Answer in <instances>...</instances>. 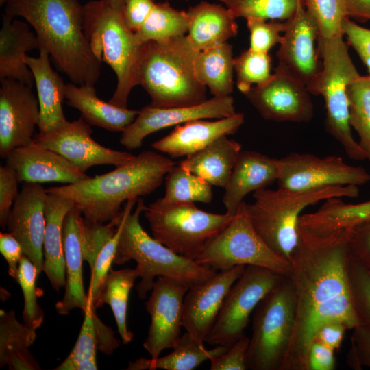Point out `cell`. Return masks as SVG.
I'll use <instances>...</instances> for the list:
<instances>
[{
	"instance_id": "obj_38",
	"label": "cell",
	"mask_w": 370,
	"mask_h": 370,
	"mask_svg": "<svg viewBox=\"0 0 370 370\" xmlns=\"http://www.w3.org/2000/svg\"><path fill=\"white\" fill-rule=\"evenodd\" d=\"M165 201L173 203H210L212 185L181 166H173L165 177Z\"/></svg>"
},
{
	"instance_id": "obj_59",
	"label": "cell",
	"mask_w": 370,
	"mask_h": 370,
	"mask_svg": "<svg viewBox=\"0 0 370 370\" xmlns=\"http://www.w3.org/2000/svg\"><path fill=\"white\" fill-rule=\"evenodd\" d=\"M347 17L370 20V0H343Z\"/></svg>"
},
{
	"instance_id": "obj_34",
	"label": "cell",
	"mask_w": 370,
	"mask_h": 370,
	"mask_svg": "<svg viewBox=\"0 0 370 370\" xmlns=\"http://www.w3.org/2000/svg\"><path fill=\"white\" fill-rule=\"evenodd\" d=\"M230 347L217 345L206 349L204 343L195 340L187 332L180 336L173 351L162 357L139 358L128 363L127 370H192L206 360L225 352Z\"/></svg>"
},
{
	"instance_id": "obj_45",
	"label": "cell",
	"mask_w": 370,
	"mask_h": 370,
	"mask_svg": "<svg viewBox=\"0 0 370 370\" xmlns=\"http://www.w3.org/2000/svg\"><path fill=\"white\" fill-rule=\"evenodd\" d=\"M304 5L317 21L319 38L343 35L342 22L347 17L343 0H304Z\"/></svg>"
},
{
	"instance_id": "obj_56",
	"label": "cell",
	"mask_w": 370,
	"mask_h": 370,
	"mask_svg": "<svg viewBox=\"0 0 370 370\" xmlns=\"http://www.w3.org/2000/svg\"><path fill=\"white\" fill-rule=\"evenodd\" d=\"M0 252L7 262L8 272L15 281L23 251L20 242L11 233H0Z\"/></svg>"
},
{
	"instance_id": "obj_42",
	"label": "cell",
	"mask_w": 370,
	"mask_h": 370,
	"mask_svg": "<svg viewBox=\"0 0 370 370\" xmlns=\"http://www.w3.org/2000/svg\"><path fill=\"white\" fill-rule=\"evenodd\" d=\"M271 58L268 52L250 48L234 58L236 86L244 95L254 86H261L271 77Z\"/></svg>"
},
{
	"instance_id": "obj_26",
	"label": "cell",
	"mask_w": 370,
	"mask_h": 370,
	"mask_svg": "<svg viewBox=\"0 0 370 370\" xmlns=\"http://www.w3.org/2000/svg\"><path fill=\"white\" fill-rule=\"evenodd\" d=\"M38 48L37 36L27 23L3 14L0 29V80L15 79L32 87L34 79L25 59L27 52Z\"/></svg>"
},
{
	"instance_id": "obj_54",
	"label": "cell",
	"mask_w": 370,
	"mask_h": 370,
	"mask_svg": "<svg viewBox=\"0 0 370 370\" xmlns=\"http://www.w3.org/2000/svg\"><path fill=\"white\" fill-rule=\"evenodd\" d=\"M155 5L154 0H124L121 12L129 29L136 32L149 16Z\"/></svg>"
},
{
	"instance_id": "obj_10",
	"label": "cell",
	"mask_w": 370,
	"mask_h": 370,
	"mask_svg": "<svg viewBox=\"0 0 370 370\" xmlns=\"http://www.w3.org/2000/svg\"><path fill=\"white\" fill-rule=\"evenodd\" d=\"M247 353V369L281 370L295 319V304L289 276L258 304Z\"/></svg>"
},
{
	"instance_id": "obj_63",
	"label": "cell",
	"mask_w": 370,
	"mask_h": 370,
	"mask_svg": "<svg viewBox=\"0 0 370 370\" xmlns=\"http://www.w3.org/2000/svg\"><path fill=\"white\" fill-rule=\"evenodd\" d=\"M370 272V271H369Z\"/></svg>"
},
{
	"instance_id": "obj_29",
	"label": "cell",
	"mask_w": 370,
	"mask_h": 370,
	"mask_svg": "<svg viewBox=\"0 0 370 370\" xmlns=\"http://www.w3.org/2000/svg\"><path fill=\"white\" fill-rule=\"evenodd\" d=\"M66 104L77 109L90 125L110 132H123L137 116L138 110L121 108L105 101L97 95L93 85L66 84Z\"/></svg>"
},
{
	"instance_id": "obj_25",
	"label": "cell",
	"mask_w": 370,
	"mask_h": 370,
	"mask_svg": "<svg viewBox=\"0 0 370 370\" xmlns=\"http://www.w3.org/2000/svg\"><path fill=\"white\" fill-rule=\"evenodd\" d=\"M81 211L74 206L66 214L62 227V244L65 258L66 284L63 298L56 302V312L68 314L75 308L83 313L88 304L83 282V254L80 241L79 219Z\"/></svg>"
},
{
	"instance_id": "obj_47",
	"label": "cell",
	"mask_w": 370,
	"mask_h": 370,
	"mask_svg": "<svg viewBox=\"0 0 370 370\" xmlns=\"http://www.w3.org/2000/svg\"><path fill=\"white\" fill-rule=\"evenodd\" d=\"M121 232V223L120 219L115 235L99 251L96 258L94 266L90 269L91 276L87 295L89 303L92 304L94 308L99 298L102 286L111 269V265L114 263Z\"/></svg>"
},
{
	"instance_id": "obj_2",
	"label": "cell",
	"mask_w": 370,
	"mask_h": 370,
	"mask_svg": "<svg viewBox=\"0 0 370 370\" xmlns=\"http://www.w3.org/2000/svg\"><path fill=\"white\" fill-rule=\"evenodd\" d=\"M25 19L34 29L38 48L77 85H95L101 62L84 33V6L77 0H8L5 14Z\"/></svg>"
},
{
	"instance_id": "obj_58",
	"label": "cell",
	"mask_w": 370,
	"mask_h": 370,
	"mask_svg": "<svg viewBox=\"0 0 370 370\" xmlns=\"http://www.w3.org/2000/svg\"><path fill=\"white\" fill-rule=\"evenodd\" d=\"M94 321L98 336V350L110 355L119 346V341L114 337L111 328L105 325L95 313Z\"/></svg>"
},
{
	"instance_id": "obj_32",
	"label": "cell",
	"mask_w": 370,
	"mask_h": 370,
	"mask_svg": "<svg viewBox=\"0 0 370 370\" xmlns=\"http://www.w3.org/2000/svg\"><path fill=\"white\" fill-rule=\"evenodd\" d=\"M36 339V330L20 323L13 310H0V367L10 370H40L29 350Z\"/></svg>"
},
{
	"instance_id": "obj_61",
	"label": "cell",
	"mask_w": 370,
	"mask_h": 370,
	"mask_svg": "<svg viewBox=\"0 0 370 370\" xmlns=\"http://www.w3.org/2000/svg\"><path fill=\"white\" fill-rule=\"evenodd\" d=\"M8 0H0V4L2 5L5 3H6Z\"/></svg>"
},
{
	"instance_id": "obj_17",
	"label": "cell",
	"mask_w": 370,
	"mask_h": 370,
	"mask_svg": "<svg viewBox=\"0 0 370 370\" xmlns=\"http://www.w3.org/2000/svg\"><path fill=\"white\" fill-rule=\"evenodd\" d=\"M236 113L234 99L231 95L213 97L201 103L188 107L146 106L122 132L120 143L128 150L138 149L145 137L161 129L194 120L223 119Z\"/></svg>"
},
{
	"instance_id": "obj_6",
	"label": "cell",
	"mask_w": 370,
	"mask_h": 370,
	"mask_svg": "<svg viewBox=\"0 0 370 370\" xmlns=\"http://www.w3.org/2000/svg\"><path fill=\"white\" fill-rule=\"evenodd\" d=\"M357 186H328L296 192L278 188L253 193L254 201L246 204L252 225L273 251L290 261L299 240L298 223L308 206L333 197H356Z\"/></svg>"
},
{
	"instance_id": "obj_8",
	"label": "cell",
	"mask_w": 370,
	"mask_h": 370,
	"mask_svg": "<svg viewBox=\"0 0 370 370\" xmlns=\"http://www.w3.org/2000/svg\"><path fill=\"white\" fill-rule=\"evenodd\" d=\"M343 36L317 39V51L323 62L316 95H321L325 101L327 132L341 144L349 158L362 160L367 156L352 132L347 97L348 86L360 75Z\"/></svg>"
},
{
	"instance_id": "obj_51",
	"label": "cell",
	"mask_w": 370,
	"mask_h": 370,
	"mask_svg": "<svg viewBox=\"0 0 370 370\" xmlns=\"http://www.w3.org/2000/svg\"><path fill=\"white\" fill-rule=\"evenodd\" d=\"M347 363L354 369H370V327L358 325L353 329Z\"/></svg>"
},
{
	"instance_id": "obj_49",
	"label": "cell",
	"mask_w": 370,
	"mask_h": 370,
	"mask_svg": "<svg viewBox=\"0 0 370 370\" xmlns=\"http://www.w3.org/2000/svg\"><path fill=\"white\" fill-rule=\"evenodd\" d=\"M350 259L370 271V221L348 230Z\"/></svg>"
},
{
	"instance_id": "obj_4",
	"label": "cell",
	"mask_w": 370,
	"mask_h": 370,
	"mask_svg": "<svg viewBox=\"0 0 370 370\" xmlns=\"http://www.w3.org/2000/svg\"><path fill=\"white\" fill-rule=\"evenodd\" d=\"M199 52L185 35L143 45L138 85L149 95L151 106L188 107L207 100L206 86L195 71Z\"/></svg>"
},
{
	"instance_id": "obj_23",
	"label": "cell",
	"mask_w": 370,
	"mask_h": 370,
	"mask_svg": "<svg viewBox=\"0 0 370 370\" xmlns=\"http://www.w3.org/2000/svg\"><path fill=\"white\" fill-rule=\"evenodd\" d=\"M244 122V114L236 113L214 121L194 120L178 125L168 135L154 142L152 147L171 158L188 156L223 136L234 134Z\"/></svg>"
},
{
	"instance_id": "obj_53",
	"label": "cell",
	"mask_w": 370,
	"mask_h": 370,
	"mask_svg": "<svg viewBox=\"0 0 370 370\" xmlns=\"http://www.w3.org/2000/svg\"><path fill=\"white\" fill-rule=\"evenodd\" d=\"M343 35L367 66L370 75V29L345 17L342 22Z\"/></svg>"
},
{
	"instance_id": "obj_30",
	"label": "cell",
	"mask_w": 370,
	"mask_h": 370,
	"mask_svg": "<svg viewBox=\"0 0 370 370\" xmlns=\"http://www.w3.org/2000/svg\"><path fill=\"white\" fill-rule=\"evenodd\" d=\"M187 12V36L199 51L226 42L238 33L236 18L221 5L201 1L190 7Z\"/></svg>"
},
{
	"instance_id": "obj_37",
	"label": "cell",
	"mask_w": 370,
	"mask_h": 370,
	"mask_svg": "<svg viewBox=\"0 0 370 370\" xmlns=\"http://www.w3.org/2000/svg\"><path fill=\"white\" fill-rule=\"evenodd\" d=\"M188 25L187 12L177 10L166 1L156 3L149 16L135 34L141 44L160 42L185 35Z\"/></svg>"
},
{
	"instance_id": "obj_20",
	"label": "cell",
	"mask_w": 370,
	"mask_h": 370,
	"mask_svg": "<svg viewBox=\"0 0 370 370\" xmlns=\"http://www.w3.org/2000/svg\"><path fill=\"white\" fill-rule=\"evenodd\" d=\"M245 268L237 265L217 272L188 288L183 304L182 327L195 340L202 343L206 341L227 293Z\"/></svg>"
},
{
	"instance_id": "obj_60",
	"label": "cell",
	"mask_w": 370,
	"mask_h": 370,
	"mask_svg": "<svg viewBox=\"0 0 370 370\" xmlns=\"http://www.w3.org/2000/svg\"><path fill=\"white\" fill-rule=\"evenodd\" d=\"M111 5L118 10L121 11L124 0H108Z\"/></svg>"
},
{
	"instance_id": "obj_3",
	"label": "cell",
	"mask_w": 370,
	"mask_h": 370,
	"mask_svg": "<svg viewBox=\"0 0 370 370\" xmlns=\"http://www.w3.org/2000/svg\"><path fill=\"white\" fill-rule=\"evenodd\" d=\"M174 166L171 159L144 151L112 171L47 191L71 199L87 220L105 223L119 216L125 201L153 192Z\"/></svg>"
},
{
	"instance_id": "obj_5",
	"label": "cell",
	"mask_w": 370,
	"mask_h": 370,
	"mask_svg": "<svg viewBox=\"0 0 370 370\" xmlns=\"http://www.w3.org/2000/svg\"><path fill=\"white\" fill-rule=\"evenodd\" d=\"M142 198L127 201L121 211V232L114 259L116 264L133 260L136 263L140 282L136 286L143 299L151 291L156 278L164 276L186 284L189 288L207 280L217 271L195 260L179 255L151 237L140 223V215L146 208Z\"/></svg>"
},
{
	"instance_id": "obj_33",
	"label": "cell",
	"mask_w": 370,
	"mask_h": 370,
	"mask_svg": "<svg viewBox=\"0 0 370 370\" xmlns=\"http://www.w3.org/2000/svg\"><path fill=\"white\" fill-rule=\"evenodd\" d=\"M315 212L300 216L298 226L310 232L323 234L339 230H350L370 221V201L347 204L340 197L323 201Z\"/></svg>"
},
{
	"instance_id": "obj_57",
	"label": "cell",
	"mask_w": 370,
	"mask_h": 370,
	"mask_svg": "<svg viewBox=\"0 0 370 370\" xmlns=\"http://www.w3.org/2000/svg\"><path fill=\"white\" fill-rule=\"evenodd\" d=\"M345 324L338 321H332L322 325L318 330L314 340L336 350L341 345L345 330Z\"/></svg>"
},
{
	"instance_id": "obj_1",
	"label": "cell",
	"mask_w": 370,
	"mask_h": 370,
	"mask_svg": "<svg viewBox=\"0 0 370 370\" xmlns=\"http://www.w3.org/2000/svg\"><path fill=\"white\" fill-rule=\"evenodd\" d=\"M291 256L295 319L281 370H306L308 349L319 328L338 321L347 330L359 325L348 276V230L317 234L298 227Z\"/></svg>"
},
{
	"instance_id": "obj_31",
	"label": "cell",
	"mask_w": 370,
	"mask_h": 370,
	"mask_svg": "<svg viewBox=\"0 0 370 370\" xmlns=\"http://www.w3.org/2000/svg\"><path fill=\"white\" fill-rule=\"evenodd\" d=\"M241 145L223 136L180 162V166L212 186L225 188L241 151Z\"/></svg>"
},
{
	"instance_id": "obj_55",
	"label": "cell",
	"mask_w": 370,
	"mask_h": 370,
	"mask_svg": "<svg viewBox=\"0 0 370 370\" xmlns=\"http://www.w3.org/2000/svg\"><path fill=\"white\" fill-rule=\"evenodd\" d=\"M334 352L319 341L314 340L307 354L306 370H334L336 365Z\"/></svg>"
},
{
	"instance_id": "obj_11",
	"label": "cell",
	"mask_w": 370,
	"mask_h": 370,
	"mask_svg": "<svg viewBox=\"0 0 370 370\" xmlns=\"http://www.w3.org/2000/svg\"><path fill=\"white\" fill-rule=\"evenodd\" d=\"M245 204L242 202L228 225L206 245L195 261L216 271L237 265H251L289 276L290 261L273 251L259 236Z\"/></svg>"
},
{
	"instance_id": "obj_18",
	"label": "cell",
	"mask_w": 370,
	"mask_h": 370,
	"mask_svg": "<svg viewBox=\"0 0 370 370\" xmlns=\"http://www.w3.org/2000/svg\"><path fill=\"white\" fill-rule=\"evenodd\" d=\"M0 156L34 141L40 121L38 99L32 87L11 79H1Z\"/></svg>"
},
{
	"instance_id": "obj_13",
	"label": "cell",
	"mask_w": 370,
	"mask_h": 370,
	"mask_svg": "<svg viewBox=\"0 0 370 370\" xmlns=\"http://www.w3.org/2000/svg\"><path fill=\"white\" fill-rule=\"evenodd\" d=\"M278 188L296 192L328 186H358L370 181V173L363 167L349 165L336 156L292 153L278 159Z\"/></svg>"
},
{
	"instance_id": "obj_44",
	"label": "cell",
	"mask_w": 370,
	"mask_h": 370,
	"mask_svg": "<svg viewBox=\"0 0 370 370\" xmlns=\"http://www.w3.org/2000/svg\"><path fill=\"white\" fill-rule=\"evenodd\" d=\"M121 213L117 218L105 223L87 220L83 215L80 217L79 232L83 258L90 269L99 251L115 235Z\"/></svg>"
},
{
	"instance_id": "obj_21",
	"label": "cell",
	"mask_w": 370,
	"mask_h": 370,
	"mask_svg": "<svg viewBox=\"0 0 370 370\" xmlns=\"http://www.w3.org/2000/svg\"><path fill=\"white\" fill-rule=\"evenodd\" d=\"M47 195V189L39 184L25 182L7 222L8 232L20 242L23 254L35 265L38 276L44 266Z\"/></svg>"
},
{
	"instance_id": "obj_9",
	"label": "cell",
	"mask_w": 370,
	"mask_h": 370,
	"mask_svg": "<svg viewBox=\"0 0 370 370\" xmlns=\"http://www.w3.org/2000/svg\"><path fill=\"white\" fill-rule=\"evenodd\" d=\"M153 237L175 253L195 260L234 216L199 209L194 203H173L162 197L144 210Z\"/></svg>"
},
{
	"instance_id": "obj_7",
	"label": "cell",
	"mask_w": 370,
	"mask_h": 370,
	"mask_svg": "<svg viewBox=\"0 0 370 370\" xmlns=\"http://www.w3.org/2000/svg\"><path fill=\"white\" fill-rule=\"evenodd\" d=\"M83 6V27L92 51L97 59L108 64L116 76V87L109 101L126 108L131 90L138 85L143 44L126 25L121 12L108 0L90 1Z\"/></svg>"
},
{
	"instance_id": "obj_19",
	"label": "cell",
	"mask_w": 370,
	"mask_h": 370,
	"mask_svg": "<svg viewBox=\"0 0 370 370\" xmlns=\"http://www.w3.org/2000/svg\"><path fill=\"white\" fill-rule=\"evenodd\" d=\"M318 36L315 18L302 5L288 19V27L276 53L278 63L301 81L314 95L322 71V63L314 47Z\"/></svg>"
},
{
	"instance_id": "obj_36",
	"label": "cell",
	"mask_w": 370,
	"mask_h": 370,
	"mask_svg": "<svg viewBox=\"0 0 370 370\" xmlns=\"http://www.w3.org/2000/svg\"><path fill=\"white\" fill-rule=\"evenodd\" d=\"M139 272L135 269H110L100 292L95 309L109 304L123 344L130 343L134 334L127 326V304L130 291Z\"/></svg>"
},
{
	"instance_id": "obj_28",
	"label": "cell",
	"mask_w": 370,
	"mask_h": 370,
	"mask_svg": "<svg viewBox=\"0 0 370 370\" xmlns=\"http://www.w3.org/2000/svg\"><path fill=\"white\" fill-rule=\"evenodd\" d=\"M74 206L71 199L47 192L45 201L43 271L51 287L57 292L64 287L66 284L62 244L63 223L66 214Z\"/></svg>"
},
{
	"instance_id": "obj_15",
	"label": "cell",
	"mask_w": 370,
	"mask_h": 370,
	"mask_svg": "<svg viewBox=\"0 0 370 370\" xmlns=\"http://www.w3.org/2000/svg\"><path fill=\"white\" fill-rule=\"evenodd\" d=\"M34 141L60 154L79 171L86 173L91 166L110 164L115 166L134 156L99 144L92 137V129L82 117L66 121L47 132L36 134Z\"/></svg>"
},
{
	"instance_id": "obj_22",
	"label": "cell",
	"mask_w": 370,
	"mask_h": 370,
	"mask_svg": "<svg viewBox=\"0 0 370 370\" xmlns=\"http://www.w3.org/2000/svg\"><path fill=\"white\" fill-rule=\"evenodd\" d=\"M6 164L16 171L19 182L73 184L88 178L60 154L34 141L12 150Z\"/></svg>"
},
{
	"instance_id": "obj_24",
	"label": "cell",
	"mask_w": 370,
	"mask_h": 370,
	"mask_svg": "<svg viewBox=\"0 0 370 370\" xmlns=\"http://www.w3.org/2000/svg\"><path fill=\"white\" fill-rule=\"evenodd\" d=\"M278 173V159L256 151H241L225 188L223 203L226 212L234 216L247 195L272 184Z\"/></svg>"
},
{
	"instance_id": "obj_43",
	"label": "cell",
	"mask_w": 370,
	"mask_h": 370,
	"mask_svg": "<svg viewBox=\"0 0 370 370\" xmlns=\"http://www.w3.org/2000/svg\"><path fill=\"white\" fill-rule=\"evenodd\" d=\"M38 271L33 262L25 255L18 265L16 282L23 294V323L36 330L42 324L45 313L38 303V297L42 295V290L36 286Z\"/></svg>"
},
{
	"instance_id": "obj_50",
	"label": "cell",
	"mask_w": 370,
	"mask_h": 370,
	"mask_svg": "<svg viewBox=\"0 0 370 370\" xmlns=\"http://www.w3.org/2000/svg\"><path fill=\"white\" fill-rule=\"evenodd\" d=\"M18 182L17 174L14 169L5 164L0 166V225L7 226V222L13 204L17 198Z\"/></svg>"
},
{
	"instance_id": "obj_46",
	"label": "cell",
	"mask_w": 370,
	"mask_h": 370,
	"mask_svg": "<svg viewBox=\"0 0 370 370\" xmlns=\"http://www.w3.org/2000/svg\"><path fill=\"white\" fill-rule=\"evenodd\" d=\"M348 276L359 325L370 327V272L350 259Z\"/></svg>"
},
{
	"instance_id": "obj_48",
	"label": "cell",
	"mask_w": 370,
	"mask_h": 370,
	"mask_svg": "<svg viewBox=\"0 0 370 370\" xmlns=\"http://www.w3.org/2000/svg\"><path fill=\"white\" fill-rule=\"evenodd\" d=\"M247 27L250 33L249 48L257 51L268 52L274 45L282 40L281 32H285L288 20L270 21L247 18Z\"/></svg>"
},
{
	"instance_id": "obj_40",
	"label": "cell",
	"mask_w": 370,
	"mask_h": 370,
	"mask_svg": "<svg viewBox=\"0 0 370 370\" xmlns=\"http://www.w3.org/2000/svg\"><path fill=\"white\" fill-rule=\"evenodd\" d=\"M95 309L89 303L77 341L67 357L54 370L97 369L98 336L94 321Z\"/></svg>"
},
{
	"instance_id": "obj_14",
	"label": "cell",
	"mask_w": 370,
	"mask_h": 370,
	"mask_svg": "<svg viewBox=\"0 0 370 370\" xmlns=\"http://www.w3.org/2000/svg\"><path fill=\"white\" fill-rule=\"evenodd\" d=\"M310 92L306 85L278 63L270 79L245 94L265 120L307 123L314 115Z\"/></svg>"
},
{
	"instance_id": "obj_39",
	"label": "cell",
	"mask_w": 370,
	"mask_h": 370,
	"mask_svg": "<svg viewBox=\"0 0 370 370\" xmlns=\"http://www.w3.org/2000/svg\"><path fill=\"white\" fill-rule=\"evenodd\" d=\"M349 121L370 161V75H360L347 88Z\"/></svg>"
},
{
	"instance_id": "obj_16",
	"label": "cell",
	"mask_w": 370,
	"mask_h": 370,
	"mask_svg": "<svg viewBox=\"0 0 370 370\" xmlns=\"http://www.w3.org/2000/svg\"><path fill=\"white\" fill-rule=\"evenodd\" d=\"M188 288L181 282L164 276L155 280L145 302L151 323L143 347L151 358H158L164 349L173 348L181 336L183 304Z\"/></svg>"
},
{
	"instance_id": "obj_41",
	"label": "cell",
	"mask_w": 370,
	"mask_h": 370,
	"mask_svg": "<svg viewBox=\"0 0 370 370\" xmlns=\"http://www.w3.org/2000/svg\"><path fill=\"white\" fill-rule=\"evenodd\" d=\"M236 17L287 21L295 14L304 0H217Z\"/></svg>"
},
{
	"instance_id": "obj_12",
	"label": "cell",
	"mask_w": 370,
	"mask_h": 370,
	"mask_svg": "<svg viewBox=\"0 0 370 370\" xmlns=\"http://www.w3.org/2000/svg\"><path fill=\"white\" fill-rule=\"evenodd\" d=\"M284 275L256 266H247L227 293L206 342L231 347L244 336L251 314L259 302Z\"/></svg>"
},
{
	"instance_id": "obj_52",
	"label": "cell",
	"mask_w": 370,
	"mask_h": 370,
	"mask_svg": "<svg viewBox=\"0 0 370 370\" xmlns=\"http://www.w3.org/2000/svg\"><path fill=\"white\" fill-rule=\"evenodd\" d=\"M250 338L245 335L225 352L210 360L211 370H245Z\"/></svg>"
},
{
	"instance_id": "obj_62",
	"label": "cell",
	"mask_w": 370,
	"mask_h": 370,
	"mask_svg": "<svg viewBox=\"0 0 370 370\" xmlns=\"http://www.w3.org/2000/svg\"><path fill=\"white\" fill-rule=\"evenodd\" d=\"M154 1H156V0H154Z\"/></svg>"
},
{
	"instance_id": "obj_27",
	"label": "cell",
	"mask_w": 370,
	"mask_h": 370,
	"mask_svg": "<svg viewBox=\"0 0 370 370\" xmlns=\"http://www.w3.org/2000/svg\"><path fill=\"white\" fill-rule=\"evenodd\" d=\"M38 57L26 56V64L32 73L40 106V132H49L67 121L63 111L66 84L51 68L49 54L38 49Z\"/></svg>"
},
{
	"instance_id": "obj_35",
	"label": "cell",
	"mask_w": 370,
	"mask_h": 370,
	"mask_svg": "<svg viewBox=\"0 0 370 370\" xmlns=\"http://www.w3.org/2000/svg\"><path fill=\"white\" fill-rule=\"evenodd\" d=\"M234 58L232 46L227 42L198 53L195 75L214 97L228 96L232 92Z\"/></svg>"
}]
</instances>
